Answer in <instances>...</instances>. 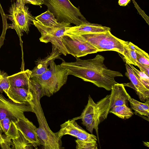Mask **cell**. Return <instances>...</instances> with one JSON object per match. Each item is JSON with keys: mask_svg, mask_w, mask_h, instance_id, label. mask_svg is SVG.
Listing matches in <instances>:
<instances>
[{"mask_svg": "<svg viewBox=\"0 0 149 149\" xmlns=\"http://www.w3.org/2000/svg\"><path fill=\"white\" fill-rule=\"evenodd\" d=\"M128 65L138 75L142 82L149 88V77L144 72L139 71L135 68L132 65L127 63Z\"/></svg>", "mask_w": 149, "mask_h": 149, "instance_id": "obj_29", "label": "cell"}, {"mask_svg": "<svg viewBox=\"0 0 149 149\" xmlns=\"http://www.w3.org/2000/svg\"><path fill=\"white\" fill-rule=\"evenodd\" d=\"M8 74L0 70V93L4 92L6 95L10 87Z\"/></svg>", "mask_w": 149, "mask_h": 149, "instance_id": "obj_25", "label": "cell"}, {"mask_svg": "<svg viewBox=\"0 0 149 149\" xmlns=\"http://www.w3.org/2000/svg\"><path fill=\"white\" fill-rule=\"evenodd\" d=\"M19 136L12 139V148L13 149H32L33 145L24 137L21 132L18 130Z\"/></svg>", "mask_w": 149, "mask_h": 149, "instance_id": "obj_23", "label": "cell"}, {"mask_svg": "<svg viewBox=\"0 0 149 149\" xmlns=\"http://www.w3.org/2000/svg\"><path fill=\"white\" fill-rule=\"evenodd\" d=\"M143 143H144V144H146H146L145 145V146H147L148 147H149V143H148V144H147V143L146 144V142H143Z\"/></svg>", "mask_w": 149, "mask_h": 149, "instance_id": "obj_34", "label": "cell"}, {"mask_svg": "<svg viewBox=\"0 0 149 149\" xmlns=\"http://www.w3.org/2000/svg\"><path fill=\"white\" fill-rule=\"evenodd\" d=\"M125 75L129 78L140 100L144 102L149 101V88L142 82L139 77L126 63Z\"/></svg>", "mask_w": 149, "mask_h": 149, "instance_id": "obj_12", "label": "cell"}, {"mask_svg": "<svg viewBox=\"0 0 149 149\" xmlns=\"http://www.w3.org/2000/svg\"><path fill=\"white\" fill-rule=\"evenodd\" d=\"M97 141H84L77 139L76 148L77 149H97Z\"/></svg>", "mask_w": 149, "mask_h": 149, "instance_id": "obj_26", "label": "cell"}, {"mask_svg": "<svg viewBox=\"0 0 149 149\" xmlns=\"http://www.w3.org/2000/svg\"><path fill=\"white\" fill-rule=\"evenodd\" d=\"M74 62L63 61L60 65L66 69L69 75L90 82L98 87L111 91L112 86L118 83L116 77H123L120 72L108 69L104 63L105 58L97 54L93 58L81 59L75 57Z\"/></svg>", "mask_w": 149, "mask_h": 149, "instance_id": "obj_1", "label": "cell"}, {"mask_svg": "<svg viewBox=\"0 0 149 149\" xmlns=\"http://www.w3.org/2000/svg\"><path fill=\"white\" fill-rule=\"evenodd\" d=\"M25 4L30 3L35 5L39 6L36 0H22Z\"/></svg>", "mask_w": 149, "mask_h": 149, "instance_id": "obj_31", "label": "cell"}, {"mask_svg": "<svg viewBox=\"0 0 149 149\" xmlns=\"http://www.w3.org/2000/svg\"><path fill=\"white\" fill-rule=\"evenodd\" d=\"M109 113L125 120L129 119L134 115L131 109L125 104L113 107L109 110Z\"/></svg>", "mask_w": 149, "mask_h": 149, "instance_id": "obj_22", "label": "cell"}, {"mask_svg": "<svg viewBox=\"0 0 149 149\" xmlns=\"http://www.w3.org/2000/svg\"><path fill=\"white\" fill-rule=\"evenodd\" d=\"M3 132L0 127V148L10 149L12 145V139L6 135L2 134Z\"/></svg>", "mask_w": 149, "mask_h": 149, "instance_id": "obj_27", "label": "cell"}, {"mask_svg": "<svg viewBox=\"0 0 149 149\" xmlns=\"http://www.w3.org/2000/svg\"><path fill=\"white\" fill-rule=\"evenodd\" d=\"M49 67L41 75L32 78L38 86L41 98L50 97L58 92L66 83L68 75L67 70L51 61Z\"/></svg>", "mask_w": 149, "mask_h": 149, "instance_id": "obj_3", "label": "cell"}, {"mask_svg": "<svg viewBox=\"0 0 149 149\" xmlns=\"http://www.w3.org/2000/svg\"><path fill=\"white\" fill-rule=\"evenodd\" d=\"M43 4L59 22L69 23L76 26L89 22L79 8L74 6L69 0H45Z\"/></svg>", "mask_w": 149, "mask_h": 149, "instance_id": "obj_5", "label": "cell"}, {"mask_svg": "<svg viewBox=\"0 0 149 149\" xmlns=\"http://www.w3.org/2000/svg\"><path fill=\"white\" fill-rule=\"evenodd\" d=\"M137 61L140 63L149 66V57L147 53L144 51H135Z\"/></svg>", "mask_w": 149, "mask_h": 149, "instance_id": "obj_28", "label": "cell"}, {"mask_svg": "<svg viewBox=\"0 0 149 149\" xmlns=\"http://www.w3.org/2000/svg\"><path fill=\"white\" fill-rule=\"evenodd\" d=\"M25 4L22 0H16L10 7L9 14L6 15L7 18L12 22L11 28L15 29L20 34L24 32L28 34L30 26L35 19Z\"/></svg>", "mask_w": 149, "mask_h": 149, "instance_id": "obj_7", "label": "cell"}, {"mask_svg": "<svg viewBox=\"0 0 149 149\" xmlns=\"http://www.w3.org/2000/svg\"><path fill=\"white\" fill-rule=\"evenodd\" d=\"M33 102H26L22 103H16L9 98H6L0 93V120L8 117L15 123L19 119L26 117L25 112H33Z\"/></svg>", "mask_w": 149, "mask_h": 149, "instance_id": "obj_9", "label": "cell"}, {"mask_svg": "<svg viewBox=\"0 0 149 149\" xmlns=\"http://www.w3.org/2000/svg\"><path fill=\"white\" fill-rule=\"evenodd\" d=\"M137 65L140 69V71L144 72L148 76H149V66L142 64L138 61L137 62Z\"/></svg>", "mask_w": 149, "mask_h": 149, "instance_id": "obj_30", "label": "cell"}, {"mask_svg": "<svg viewBox=\"0 0 149 149\" xmlns=\"http://www.w3.org/2000/svg\"><path fill=\"white\" fill-rule=\"evenodd\" d=\"M128 101L131 108L136 113L141 115L147 116L148 118L149 114V101L145 103L140 102L131 97Z\"/></svg>", "mask_w": 149, "mask_h": 149, "instance_id": "obj_20", "label": "cell"}, {"mask_svg": "<svg viewBox=\"0 0 149 149\" xmlns=\"http://www.w3.org/2000/svg\"><path fill=\"white\" fill-rule=\"evenodd\" d=\"M33 22L41 33L39 38L40 42L46 43L50 42L64 56L69 54L62 42V38L66 30L72 26L71 24L61 22L55 26H47L43 25L36 19L33 20Z\"/></svg>", "mask_w": 149, "mask_h": 149, "instance_id": "obj_6", "label": "cell"}, {"mask_svg": "<svg viewBox=\"0 0 149 149\" xmlns=\"http://www.w3.org/2000/svg\"><path fill=\"white\" fill-rule=\"evenodd\" d=\"M62 42L69 54L79 58L98 52L96 48L79 36L65 33Z\"/></svg>", "mask_w": 149, "mask_h": 149, "instance_id": "obj_10", "label": "cell"}, {"mask_svg": "<svg viewBox=\"0 0 149 149\" xmlns=\"http://www.w3.org/2000/svg\"><path fill=\"white\" fill-rule=\"evenodd\" d=\"M109 31H111V28L109 27L89 22L79 26L70 27L65 33L74 35H81L105 32Z\"/></svg>", "mask_w": 149, "mask_h": 149, "instance_id": "obj_15", "label": "cell"}, {"mask_svg": "<svg viewBox=\"0 0 149 149\" xmlns=\"http://www.w3.org/2000/svg\"><path fill=\"white\" fill-rule=\"evenodd\" d=\"M62 53L54 46L52 45V52L46 57L43 59L37 60L36 61V66L31 70V78L41 74L48 69L51 61L56 59H61L60 55Z\"/></svg>", "mask_w": 149, "mask_h": 149, "instance_id": "obj_14", "label": "cell"}, {"mask_svg": "<svg viewBox=\"0 0 149 149\" xmlns=\"http://www.w3.org/2000/svg\"><path fill=\"white\" fill-rule=\"evenodd\" d=\"M15 124L18 130L35 148L40 146V141L36 133L37 128L32 122L26 117L19 119Z\"/></svg>", "mask_w": 149, "mask_h": 149, "instance_id": "obj_11", "label": "cell"}, {"mask_svg": "<svg viewBox=\"0 0 149 149\" xmlns=\"http://www.w3.org/2000/svg\"><path fill=\"white\" fill-rule=\"evenodd\" d=\"M123 84L117 83L113 85L110 94L109 110L113 107L125 104L131 97L127 92Z\"/></svg>", "mask_w": 149, "mask_h": 149, "instance_id": "obj_13", "label": "cell"}, {"mask_svg": "<svg viewBox=\"0 0 149 149\" xmlns=\"http://www.w3.org/2000/svg\"><path fill=\"white\" fill-rule=\"evenodd\" d=\"M35 19L43 25L47 26H54L59 25L58 22L53 14L47 10L40 15L35 17Z\"/></svg>", "mask_w": 149, "mask_h": 149, "instance_id": "obj_21", "label": "cell"}, {"mask_svg": "<svg viewBox=\"0 0 149 149\" xmlns=\"http://www.w3.org/2000/svg\"><path fill=\"white\" fill-rule=\"evenodd\" d=\"M29 89L33 93V112L36 116L39 124L36 133L42 148H61V138L58 136L57 132H54L49 127L40 103V100L41 98L40 90L34 81H32L31 82Z\"/></svg>", "mask_w": 149, "mask_h": 149, "instance_id": "obj_2", "label": "cell"}, {"mask_svg": "<svg viewBox=\"0 0 149 149\" xmlns=\"http://www.w3.org/2000/svg\"><path fill=\"white\" fill-rule=\"evenodd\" d=\"M73 119L68 120L60 125V129L57 132L61 138L65 135H69L75 138L83 129Z\"/></svg>", "mask_w": 149, "mask_h": 149, "instance_id": "obj_18", "label": "cell"}, {"mask_svg": "<svg viewBox=\"0 0 149 149\" xmlns=\"http://www.w3.org/2000/svg\"><path fill=\"white\" fill-rule=\"evenodd\" d=\"M75 35L79 36L86 40L96 48L98 52L113 51L122 55L123 54L124 44L125 41L115 37L111 33L110 31Z\"/></svg>", "mask_w": 149, "mask_h": 149, "instance_id": "obj_8", "label": "cell"}, {"mask_svg": "<svg viewBox=\"0 0 149 149\" xmlns=\"http://www.w3.org/2000/svg\"><path fill=\"white\" fill-rule=\"evenodd\" d=\"M45 1V0H36L37 2L40 6L41 5L43 4Z\"/></svg>", "mask_w": 149, "mask_h": 149, "instance_id": "obj_33", "label": "cell"}, {"mask_svg": "<svg viewBox=\"0 0 149 149\" xmlns=\"http://www.w3.org/2000/svg\"><path fill=\"white\" fill-rule=\"evenodd\" d=\"M131 0H119L118 3L120 6H125Z\"/></svg>", "mask_w": 149, "mask_h": 149, "instance_id": "obj_32", "label": "cell"}, {"mask_svg": "<svg viewBox=\"0 0 149 149\" xmlns=\"http://www.w3.org/2000/svg\"><path fill=\"white\" fill-rule=\"evenodd\" d=\"M127 41H125L124 44V52L123 56H124L126 63L136 66L137 61L136 52L128 47Z\"/></svg>", "mask_w": 149, "mask_h": 149, "instance_id": "obj_24", "label": "cell"}, {"mask_svg": "<svg viewBox=\"0 0 149 149\" xmlns=\"http://www.w3.org/2000/svg\"><path fill=\"white\" fill-rule=\"evenodd\" d=\"M31 73V70L27 69L8 76V78L10 86L29 89V81Z\"/></svg>", "mask_w": 149, "mask_h": 149, "instance_id": "obj_17", "label": "cell"}, {"mask_svg": "<svg viewBox=\"0 0 149 149\" xmlns=\"http://www.w3.org/2000/svg\"><path fill=\"white\" fill-rule=\"evenodd\" d=\"M6 95L14 102L22 103L31 102L33 99L32 91L29 89L10 86Z\"/></svg>", "mask_w": 149, "mask_h": 149, "instance_id": "obj_16", "label": "cell"}, {"mask_svg": "<svg viewBox=\"0 0 149 149\" xmlns=\"http://www.w3.org/2000/svg\"><path fill=\"white\" fill-rule=\"evenodd\" d=\"M0 127L5 135L12 139L19 136L18 130L15 122L6 117L0 120Z\"/></svg>", "mask_w": 149, "mask_h": 149, "instance_id": "obj_19", "label": "cell"}, {"mask_svg": "<svg viewBox=\"0 0 149 149\" xmlns=\"http://www.w3.org/2000/svg\"><path fill=\"white\" fill-rule=\"evenodd\" d=\"M110 96L107 95L96 103L89 95L87 104L80 116L73 118L75 120L81 119L82 124L91 134L95 130L99 142L98 126L107 118L109 113Z\"/></svg>", "mask_w": 149, "mask_h": 149, "instance_id": "obj_4", "label": "cell"}]
</instances>
